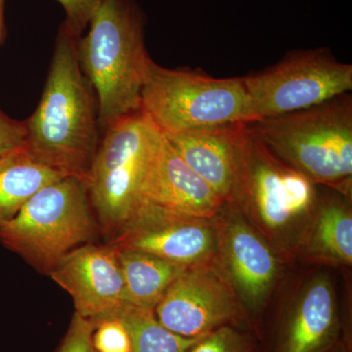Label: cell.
<instances>
[{"mask_svg":"<svg viewBox=\"0 0 352 352\" xmlns=\"http://www.w3.org/2000/svg\"><path fill=\"white\" fill-rule=\"evenodd\" d=\"M78 38L61 25L43 96L25 120V148L53 170L88 184L102 131L96 94L78 60Z\"/></svg>","mask_w":352,"mask_h":352,"instance_id":"1","label":"cell"},{"mask_svg":"<svg viewBox=\"0 0 352 352\" xmlns=\"http://www.w3.org/2000/svg\"><path fill=\"white\" fill-rule=\"evenodd\" d=\"M78 56L94 87L101 131L140 110V94L151 57L145 45V17L136 0H103L78 41Z\"/></svg>","mask_w":352,"mask_h":352,"instance_id":"2","label":"cell"},{"mask_svg":"<svg viewBox=\"0 0 352 352\" xmlns=\"http://www.w3.org/2000/svg\"><path fill=\"white\" fill-rule=\"evenodd\" d=\"M271 152L310 180L339 182L352 173V97L247 122Z\"/></svg>","mask_w":352,"mask_h":352,"instance_id":"3","label":"cell"},{"mask_svg":"<svg viewBox=\"0 0 352 352\" xmlns=\"http://www.w3.org/2000/svg\"><path fill=\"white\" fill-rule=\"evenodd\" d=\"M140 110L164 135L254 120L244 78L164 68L152 59Z\"/></svg>","mask_w":352,"mask_h":352,"instance_id":"4","label":"cell"},{"mask_svg":"<svg viewBox=\"0 0 352 352\" xmlns=\"http://www.w3.org/2000/svg\"><path fill=\"white\" fill-rule=\"evenodd\" d=\"M94 232L87 182L64 177L39 190L13 219L0 224V243L48 274Z\"/></svg>","mask_w":352,"mask_h":352,"instance_id":"5","label":"cell"},{"mask_svg":"<svg viewBox=\"0 0 352 352\" xmlns=\"http://www.w3.org/2000/svg\"><path fill=\"white\" fill-rule=\"evenodd\" d=\"M90 170V203L111 239L140 201V183L162 132L141 110L129 113L102 131Z\"/></svg>","mask_w":352,"mask_h":352,"instance_id":"6","label":"cell"},{"mask_svg":"<svg viewBox=\"0 0 352 352\" xmlns=\"http://www.w3.org/2000/svg\"><path fill=\"white\" fill-rule=\"evenodd\" d=\"M252 119L318 105L352 89V66L328 48L295 50L268 68L244 76ZM252 120V122H254Z\"/></svg>","mask_w":352,"mask_h":352,"instance_id":"7","label":"cell"},{"mask_svg":"<svg viewBox=\"0 0 352 352\" xmlns=\"http://www.w3.org/2000/svg\"><path fill=\"white\" fill-rule=\"evenodd\" d=\"M109 245L117 251L146 252L191 267L212 252L214 234L207 219L178 214L141 199Z\"/></svg>","mask_w":352,"mask_h":352,"instance_id":"8","label":"cell"},{"mask_svg":"<svg viewBox=\"0 0 352 352\" xmlns=\"http://www.w3.org/2000/svg\"><path fill=\"white\" fill-rule=\"evenodd\" d=\"M48 275L71 295L76 314L99 323L124 305L118 252L111 245L83 244L60 259Z\"/></svg>","mask_w":352,"mask_h":352,"instance_id":"9","label":"cell"},{"mask_svg":"<svg viewBox=\"0 0 352 352\" xmlns=\"http://www.w3.org/2000/svg\"><path fill=\"white\" fill-rule=\"evenodd\" d=\"M162 325L186 338H203L231 318L230 292L214 273L189 267L176 278L155 307Z\"/></svg>","mask_w":352,"mask_h":352,"instance_id":"10","label":"cell"},{"mask_svg":"<svg viewBox=\"0 0 352 352\" xmlns=\"http://www.w3.org/2000/svg\"><path fill=\"white\" fill-rule=\"evenodd\" d=\"M139 194L140 200L197 219H212L223 204L163 133L148 159Z\"/></svg>","mask_w":352,"mask_h":352,"instance_id":"11","label":"cell"},{"mask_svg":"<svg viewBox=\"0 0 352 352\" xmlns=\"http://www.w3.org/2000/svg\"><path fill=\"white\" fill-rule=\"evenodd\" d=\"M247 122L164 135L197 175L221 198L238 193Z\"/></svg>","mask_w":352,"mask_h":352,"instance_id":"12","label":"cell"},{"mask_svg":"<svg viewBox=\"0 0 352 352\" xmlns=\"http://www.w3.org/2000/svg\"><path fill=\"white\" fill-rule=\"evenodd\" d=\"M227 254L243 295L256 307L263 300L276 275L274 256L251 229L240 223L234 224L229 230Z\"/></svg>","mask_w":352,"mask_h":352,"instance_id":"13","label":"cell"},{"mask_svg":"<svg viewBox=\"0 0 352 352\" xmlns=\"http://www.w3.org/2000/svg\"><path fill=\"white\" fill-rule=\"evenodd\" d=\"M68 177L53 170L24 147L0 155V224L13 219L39 190Z\"/></svg>","mask_w":352,"mask_h":352,"instance_id":"14","label":"cell"},{"mask_svg":"<svg viewBox=\"0 0 352 352\" xmlns=\"http://www.w3.org/2000/svg\"><path fill=\"white\" fill-rule=\"evenodd\" d=\"M117 252L124 279V303L145 309L154 310L168 287L189 268L146 252Z\"/></svg>","mask_w":352,"mask_h":352,"instance_id":"15","label":"cell"},{"mask_svg":"<svg viewBox=\"0 0 352 352\" xmlns=\"http://www.w3.org/2000/svg\"><path fill=\"white\" fill-rule=\"evenodd\" d=\"M333 324L330 284L316 282L303 298L289 330L286 352H316L328 339Z\"/></svg>","mask_w":352,"mask_h":352,"instance_id":"16","label":"cell"},{"mask_svg":"<svg viewBox=\"0 0 352 352\" xmlns=\"http://www.w3.org/2000/svg\"><path fill=\"white\" fill-rule=\"evenodd\" d=\"M113 318L122 322L131 340V352H188L203 338L171 332L157 320L154 310L124 303Z\"/></svg>","mask_w":352,"mask_h":352,"instance_id":"17","label":"cell"},{"mask_svg":"<svg viewBox=\"0 0 352 352\" xmlns=\"http://www.w3.org/2000/svg\"><path fill=\"white\" fill-rule=\"evenodd\" d=\"M318 239L323 249L346 263L352 261V217L339 205L322 210L318 224Z\"/></svg>","mask_w":352,"mask_h":352,"instance_id":"18","label":"cell"},{"mask_svg":"<svg viewBox=\"0 0 352 352\" xmlns=\"http://www.w3.org/2000/svg\"><path fill=\"white\" fill-rule=\"evenodd\" d=\"M92 336L94 351L98 352H131V340L126 329L117 318L97 323Z\"/></svg>","mask_w":352,"mask_h":352,"instance_id":"19","label":"cell"},{"mask_svg":"<svg viewBox=\"0 0 352 352\" xmlns=\"http://www.w3.org/2000/svg\"><path fill=\"white\" fill-rule=\"evenodd\" d=\"M63 6L66 19L63 24L76 38L89 25L103 0H57Z\"/></svg>","mask_w":352,"mask_h":352,"instance_id":"20","label":"cell"},{"mask_svg":"<svg viewBox=\"0 0 352 352\" xmlns=\"http://www.w3.org/2000/svg\"><path fill=\"white\" fill-rule=\"evenodd\" d=\"M96 324L75 314L59 352H95L92 344Z\"/></svg>","mask_w":352,"mask_h":352,"instance_id":"21","label":"cell"},{"mask_svg":"<svg viewBox=\"0 0 352 352\" xmlns=\"http://www.w3.org/2000/svg\"><path fill=\"white\" fill-rule=\"evenodd\" d=\"M25 145V122L11 119L0 110V155Z\"/></svg>","mask_w":352,"mask_h":352,"instance_id":"22","label":"cell"},{"mask_svg":"<svg viewBox=\"0 0 352 352\" xmlns=\"http://www.w3.org/2000/svg\"><path fill=\"white\" fill-rule=\"evenodd\" d=\"M232 338L227 329L208 333L192 347L190 352H232Z\"/></svg>","mask_w":352,"mask_h":352,"instance_id":"23","label":"cell"},{"mask_svg":"<svg viewBox=\"0 0 352 352\" xmlns=\"http://www.w3.org/2000/svg\"><path fill=\"white\" fill-rule=\"evenodd\" d=\"M4 6L6 0H0V44L4 36Z\"/></svg>","mask_w":352,"mask_h":352,"instance_id":"24","label":"cell"}]
</instances>
